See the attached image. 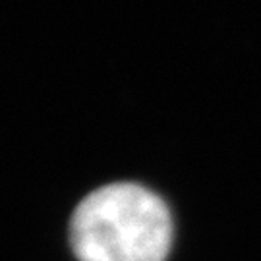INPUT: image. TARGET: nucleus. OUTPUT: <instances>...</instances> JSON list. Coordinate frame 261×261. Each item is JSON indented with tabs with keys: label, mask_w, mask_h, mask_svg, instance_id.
<instances>
[{
	"label": "nucleus",
	"mask_w": 261,
	"mask_h": 261,
	"mask_svg": "<svg viewBox=\"0 0 261 261\" xmlns=\"http://www.w3.org/2000/svg\"><path fill=\"white\" fill-rule=\"evenodd\" d=\"M70 242L80 261H165L172 219L165 201L147 188L109 184L77 205Z\"/></svg>",
	"instance_id": "nucleus-1"
}]
</instances>
